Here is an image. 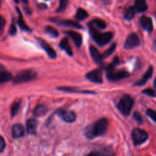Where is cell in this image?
I'll return each instance as SVG.
<instances>
[{"label":"cell","mask_w":156,"mask_h":156,"mask_svg":"<svg viewBox=\"0 0 156 156\" xmlns=\"http://www.w3.org/2000/svg\"><path fill=\"white\" fill-rule=\"evenodd\" d=\"M108 126V120L106 118H101L97 120L92 125H90L85 129V135L87 138L92 140L97 136L104 135L106 133Z\"/></svg>","instance_id":"obj_1"},{"label":"cell","mask_w":156,"mask_h":156,"mask_svg":"<svg viewBox=\"0 0 156 156\" xmlns=\"http://www.w3.org/2000/svg\"><path fill=\"white\" fill-rule=\"evenodd\" d=\"M119 63L118 57H116L114 59V62L108 66V69H107V77L108 80L115 82V81L121 80V79H125L129 76V74L128 72L125 70H116L115 67L117 64Z\"/></svg>","instance_id":"obj_2"},{"label":"cell","mask_w":156,"mask_h":156,"mask_svg":"<svg viewBox=\"0 0 156 156\" xmlns=\"http://www.w3.org/2000/svg\"><path fill=\"white\" fill-rule=\"evenodd\" d=\"M89 29L91 37L99 46L106 45L112 40L113 37H114V34L111 32L101 33L99 31V29L91 27V26H89Z\"/></svg>","instance_id":"obj_3"},{"label":"cell","mask_w":156,"mask_h":156,"mask_svg":"<svg viewBox=\"0 0 156 156\" xmlns=\"http://www.w3.org/2000/svg\"><path fill=\"white\" fill-rule=\"evenodd\" d=\"M133 106V100L129 95H124L117 105L119 111L124 116H129Z\"/></svg>","instance_id":"obj_4"},{"label":"cell","mask_w":156,"mask_h":156,"mask_svg":"<svg viewBox=\"0 0 156 156\" xmlns=\"http://www.w3.org/2000/svg\"><path fill=\"white\" fill-rule=\"evenodd\" d=\"M37 76V73L32 70H24V71L20 72L17 76L14 78V83L15 84H21L24 82H27L28 81L32 80L35 79Z\"/></svg>","instance_id":"obj_5"},{"label":"cell","mask_w":156,"mask_h":156,"mask_svg":"<svg viewBox=\"0 0 156 156\" xmlns=\"http://www.w3.org/2000/svg\"><path fill=\"white\" fill-rule=\"evenodd\" d=\"M132 138L133 144L135 146H139L144 143L149 138L147 132L142 129H135L132 133Z\"/></svg>","instance_id":"obj_6"},{"label":"cell","mask_w":156,"mask_h":156,"mask_svg":"<svg viewBox=\"0 0 156 156\" xmlns=\"http://www.w3.org/2000/svg\"><path fill=\"white\" fill-rule=\"evenodd\" d=\"M140 45V40L136 34H130L127 37L125 42L124 47L126 49H133Z\"/></svg>","instance_id":"obj_7"},{"label":"cell","mask_w":156,"mask_h":156,"mask_svg":"<svg viewBox=\"0 0 156 156\" xmlns=\"http://www.w3.org/2000/svg\"><path fill=\"white\" fill-rule=\"evenodd\" d=\"M86 78L91 82L94 83L101 84L103 82L102 79V70L101 69H97L91 71L86 75Z\"/></svg>","instance_id":"obj_8"},{"label":"cell","mask_w":156,"mask_h":156,"mask_svg":"<svg viewBox=\"0 0 156 156\" xmlns=\"http://www.w3.org/2000/svg\"><path fill=\"white\" fill-rule=\"evenodd\" d=\"M57 114L59 117H61L62 120L67 123H73L76 120V115L73 111H67V110H59L57 111Z\"/></svg>","instance_id":"obj_9"},{"label":"cell","mask_w":156,"mask_h":156,"mask_svg":"<svg viewBox=\"0 0 156 156\" xmlns=\"http://www.w3.org/2000/svg\"><path fill=\"white\" fill-rule=\"evenodd\" d=\"M37 40L38 41V42H39L40 45L41 46V47H42L46 52H47V55H48L51 59H55V58L56 57V51L52 48L51 46L49 45V44L44 41V40L41 39V38H37Z\"/></svg>","instance_id":"obj_10"},{"label":"cell","mask_w":156,"mask_h":156,"mask_svg":"<svg viewBox=\"0 0 156 156\" xmlns=\"http://www.w3.org/2000/svg\"><path fill=\"white\" fill-rule=\"evenodd\" d=\"M51 21H54L56 24H59V25L65 26V27H75V28H82V26L78 23L75 22V21H71V20H61V19H51Z\"/></svg>","instance_id":"obj_11"},{"label":"cell","mask_w":156,"mask_h":156,"mask_svg":"<svg viewBox=\"0 0 156 156\" xmlns=\"http://www.w3.org/2000/svg\"><path fill=\"white\" fill-rule=\"evenodd\" d=\"M152 74H153V67L150 66L149 69H148L146 73L143 75V77H142L140 80L137 81L136 82H135V85H137V86H142V85H144L145 84H146V82L151 79Z\"/></svg>","instance_id":"obj_12"},{"label":"cell","mask_w":156,"mask_h":156,"mask_svg":"<svg viewBox=\"0 0 156 156\" xmlns=\"http://www.w3.org/2000/svg\"><path fill=\"white\" fill-rule=\"evenodd\" d=\"M140 24L143 29L147 31L151 32L153 29V24H152V21L151 18L148 16H143L140 19Z\"/></svg>","instance_id":"obj_13"},{"label":"cell","mask_w":156,"mask_h":156,"mask_svg":"<svg viewBox=\"0 0 156 156\" xmlns=\"http://www.w3.org/2000/svg\"><path fill=\"white\" fill-rule=\"evenodd\" d=\"M66 34L73 40L75 44L78 47H81V45L82 44V37L80 34L76 31H74V30H68L66 32Z\"/></svg>","instance_id":"obj_14"},{"label":"cell","mask_w":156,"mask_h":156,"mask_svg":"<svg viewBox=\"0 0 156 156\" xmlns=\"http://www.w3.org/2000/svg\"><path fill=\"white\" fill-rule=\"evenodd\" d=\"M12 136L14 138H21L24 135V128L21 124H15L12 126Z\"/></svg>","instance_id":"obj_15"},{"label":"cell","mask_w":156,"mask_h":156,"mask_svg":"<svg viewBox=\"0 0 156 156\" xmlns=\"http://www.w3.org/2000/svg\"><path fill=\"white\" fill-rule=\"evenodd\" d=\"M90 50V53H91V56L92 57V59H94V61L97 63H101L103 60L104 57L103 55H101L100 53V52L97 50L94 47L91 46L89 48Z\"/></svg>","instance_id":"obj_16"},{"label":"cell","mask_w":156,"mask_h":156,"mask_svg":"<svg viewBox=\"0 0 156 156\" xmlns=\"http://www.w3.org/2000/svg\"><path fill=\"white\" fill-rule=\"evenodd\" d=\"M27 131L29 134L34 135L37 133V122L34 119H30L27 122Z\"/></svg>","instance_id":"obj_17"},{"label":"cell","mask_w":156,"mask_h":156,"mask_svg":"<svg viewBox=\"0 0 156 156\" xmlns=\"http://www.w3.org/2000/svg\"><path fill=\"white\" fill-rule=\"evenodd\" d=\"M59 47H60L62 50H63L69 56H73V51H72V49L71 47H70L69 43L67 38H63V39L61 41L60 44H59Z\"/></svg>","instance_id":"obj_18"},{"label":"cell","mask_w":156,"mask_h":156,"mask_svg":"<svg viewBox=\"0 0 156 156\" xmlns=\"http://www.w3.org/2000/svg\"><path fill=\"white\" fill-rule=\"evenodd\" d=\"M89 26L95 27L97 29H105L107 27V24L105 21H103V20L96 18V19H94L89 23Z\"/></svg>","instance_id":"obj_19"},{"label":"cell","mask_w":156,"mask_h":156,"mask_svg":"<svg viewBox=\"0 0 156 156\" xmlns=\"http://www.w3.org/2000/svg\"><path fill=\"white\" fill-rule=\"evenodd\" d=\"M135 9L139 12H143L147 10L148 6L146 0H136Z\"/></svg>","instance_id":"obj_20"},{"label":"cell","mask_w":156,"mask_h":156,"mask_svg":"<svg viewBox=\"0 0 156 156\" xmlns=\"http://www.w3.org/2000/svg\"><path fill=\"white\" fill-rule=\"evenodd\" d=\"M47 108L46 106L43 105H37V106L35 108L34 111V113L36 116L37 117H41V116H44L47 114Z\"/></svg>","instance_id":"obj_21"},{"label":"cell","mask_w":156,"mask_h":156,"mask_svg":"<svg viewBox=\"0 0 156 156\" xmlns=\"http://www.w3.org/2000/svg\"><path fill=\"white\" fill-rule=\"evenodd\" d=\"M136 11V10L135 7H133V6H130V7H129L128 9H126V12H125L124 13L125 19L128 20V21L132 20L133 18H134V16H135Z\"/></svg>","instance_id":"obj_22"},{"label":"cell","mask_w":156,"mask_h":156,"mask_svg":"<svg viewBox=\"0 0 156 156\" xmlns=\"http://www.w3.org/2000/svg\"><path fill=\"white\" fill-rule=\"evenodd\" d=\"M12 76L11 73H9L7 71H2V70L1 73H0V83L3 84L5 82L12 80Z\"/></svg>","instance_id":"obj_23"},{"label":"cell","mask_w":156,"mask_h":156,"mask_svg":"<svg viewBox=\"0 0 156 156\" xmlns=\"http://www.w3.org/2000/svg\"><path fill=\"white\" fill-rule=\"evenodd\" d=\"M58 89H59L60 91H67V92H78V93H88V94H92L93 91H79V89H76L75 88H69V87H60V88H58Z\"/></svg>","instance_id":"obj_24"},{"label":"cell","mask_w":156,"mask_h":156,"mask_svg":"<svg viewBox=\"0 0 156 156\" xmlns=\"http://www.w3.org/2000/svg\"><path fill=\"white\" fill-rule=\"evenodd\" d=\"M88 16V13L83 9H79L76 12V19L79 20V21H82V20L85 19Z\"/></svg>","instance_id":"obj_25"},{"label":"cell","mask_w":156,"mask_h":156,"mask_svg":"<svg viewBox=\"0 0 156 156\" xmlns=\"http://www.w3.org/2000/svg\"><path fill=\"white\" fill-rule=\"evenodd\" d=\"M18 13H19V19H18V25H19V27H21V28L22 29V30H27V31H30V29L29 28L28 26H27V24H25L24 21H23L22 15H21V12H20L19 9H18Z\"/></svg>","instance_id":"obj_26"},{"label":"cell","mask_w":156,"mask_h":156,"mask_svg":"<svg viewBox=\"0 0 156 156\" xmlns=\"http://www.w3.org/2000/svg\"><path fill=\"white\" fill-rule=\"evenodd\" d=\"M20 108H21V101H17L14 103L12 106V109H11V114L12 117H15L17 115V114L19 111Z\"/></svg>","instance_id":"obj_27"},{"label":"cell","mask_w":156,"mask_h":156,"mask_svg":"<svg viewBox=\"0 0 156 156\" xmlns=\"http://www.w3.org/2000/svg\"><path fill=\"white\" fill-rule=\"evenodd\" d=\"M45 30L47 33H48L49 34H50L51 36L54 37H57L58 35H59V33H58L57 30H56V29H55L54 27H51V26H47V27H46Z\"/></svg>","instance_id":"obj_28"},{"label":"cell","mask_w":156,"mask_h":156,"mask_svg":"<svg viewBox=\"0 0 156 156\" xmlns=\"http://www.w3.org/2000/svg\"><path fill=\"white\" fill-rule=\"evenodd\" d=\"M59 8L57 9V10H56V12H63L67 6L68 0H59Z\"/></svg>","instance_id":"obj_29"},{"label":"cell","mask_w":156,"mask_h":156,"mask_svg":"<svg viewBox=\"0 0 156 156\" xmlns=\"http://www.w3.org/2000/svg\"><path fill=\"white\" fill-rule=\"evenodd\" d=\"M116 46H117V44H112V46H111V47H110V48L108 49V50H106V51L105 52V53L103 54V57L104 58H107V57H108L110 55L112 54V53H114V50H115Z\"/></svg>","instance_id":"obj_30"},{"label":"cell","mask_w":156,"mask_h":156,"mask_svg":"<svg viewBox=\"0 0 156 156\" xmlns=\"http://www.w3.org/2000/svg\"><path fill=\"white\" fill-rule=\"evenodd\" d=\"M146 114L153 120L154 122L156 123V112L155 111L152 109H148L147 111H146Z\"/></svg>","instance_id":"obj_31"},{"label":"cell","mask_w":156,"mask_h":156,"mask_svg":"<svg viewBox=\"0 0 156 156\" xmlns=\"http://www.w3.org/2000/svg\"><path fill=\"white\" fill-rule=\"evenodd\" d=\"M102 156H115L114 151L111 149H105L101 152Z\"/></svg>","instance_id":"obj_32"},{"label":"cell","mask_w":156,"mask_h":156,"mask_svg":"<svg viewBox=\"0 0 156 156\" xmlns=\"http://www.w3.org/2000/svg\"><path fill=\"white\" fill-rule=\"evenodd\" d=\"M143 94H146L147 95L151 96V97H155L156 96V92L155 90L152 89V88H147V89H145L143 91Z\"/></svg>","instance_id":"obj_33"},{"label":"cell","mask_w":156,"mask_h":156,"mask_svg":"<svg viewBox=\"0 0 156 156\" xmlns=\"http://www.w3.org/2000/svg\"><path fill=\"white\" fill-rule=\"evenodd\" d=\"M133 118L136 120L138 123H143V117H142L141 114L139 112H135L133 114Z\"/></svg>","instance_id":"obj_34"},{"label":"cell","mask_w":156,"mask_h":156,"mask_svg":"<svg viewBox=\"0 0 156 156\" xmlns=\"http://www.w3.org/2000/svg\"><path fill=\"white\" fill-rule=\"evenodd\" d=\"M9 32L11 35H15V34H16L17 29H16V27H15V24H14V22H12V24H11Z\"/></svg>","instance_id":"obj_35"},{"label":"cell","mask_w":156,"mask_h":156,"mask_svg":"<svg viewBox=\"0 0 156 156\" xmlns=\"http://www.w3.org/2000/svg\"><path fill=\"white\" fill-rule=\"evenodd\" d=\"M86 156H102L101 152H98V151H94V152H90Z\"/></svg>","instance_id":"obj_36"},{"label":"cell","mask_w":156,"mask_h":156,"mask_svg":"<svg viewBox=\"0 0 156 156\" xmlns=\"http://www.w3.org/2000/svg\"><path fill=\"white\" fill-rule=\"evenodd\" d=\"M5 147V140L3 139V137L1 138V152H3Z\"/></svg>","instance_id":"obj_37"},{"label":"cell","mask_w":156,"mask_h":156,"mask_svg":"<svg viewBox=\"0 0 156 156\" xmlns=\"http://www.w3.org/2000/svg\"><path fill=\"white\" fill-rule=\"evenodd\" d=\"M4 26H5V19L3 17H2V27H1V32L2 33L3 30H4Z\"/></svg>","instance_id":"obj_38"},{"label":"cell","mask_w":156,"mask_h":156,"mask_svg":"<svg viewBox=\"0 0 156 156\" xmlns=\"http://www.w3.org/2000/svg\"><path fill=\"white\" fill-rule=\"evenodd\" d=\"M154 83H155V88H156V79L155 80V82H154Z\"/></svg>","instance_id":"obj_39"},{"label":"cell","mask_w":156,"mask_h":156,"mask_svg":"<svg viewBox=\"0 0 156 156\" xmlns=\"http://www.w3.org/2000/svg\"><path fill=\"white\" fill-rule=\"evenodd\" d=\"M15 2H19V0H15Z\"/></svg>","instance_id":"obj_40"}]
</instances>
